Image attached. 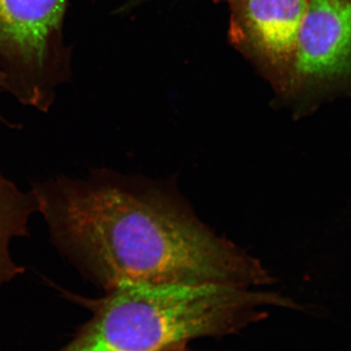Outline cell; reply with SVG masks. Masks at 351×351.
I'll list each match as a JSON object with an SVG mask.
<instances>
[{"mask_svg": "<svg viewBox=\"0 0 351 351\" xmlns=\"http://www.w3.org/2000/svg\"><path fill=\"white\" fill-rule=\"evenodd\" d=\"M230 38L282 93L311 0H228Z\"/></svg>", "mask_w": 351, "mask_h": 351, "instance_id": "5b68a950", "label": "cell"}, {"mask_svg": "<svg viewBox=\"0 0 351 351\" xmlns=\"http://www.w3.org/2000/svg\"><path fill=\"white\" fill-rule=\"evenodd\" d=\"M100 299L73 295L92 311L59 351H168L193 339L237 334L287 298L239 286L122 284Z\"/></svg>", "mask_w": 351, "mask_h": 351, "instance_id": "7a4b0ae2", "label": "cell"}, {"mask_svg": "<svg viewBox=\"0 0 351 351\" xmlns=\"http://www.w3.org/2000/svg\"><path fill=\"white\" fill-rule=\"evenodd\" d=\"M71 0H0V69L6 91L23 105L48 112L57 88L71 78L64 38Z\"/></svg>", "mask_w": 351, "mask_h": 351, "instance_id": "3957f363", "label": "cell"}, {"mask_svg": "<svg viewBox=\"0 0 351 351\" xmlns=\"http://www.w3.org/2000/svg\"><path fill=\"white\" fill-rule=\"evenodd\" d=\"M168 351H193V350H189V348L186 346H176V348H172V350H170Z\"/></svg>", "mask_w": 351, "mask_h": 351, "instance_id": "9c48e42d", "label": "cell"}, {"mask_svg": "<svg viewBox=\"0 0 351 351\" xmlns=\"http://www.w3.org/2000/svg\"><path fill=\"white\" fill-rule=\"evenodd\" d=\"M147 1H151V0H128L124 5L120 7L117 12H127V11L130 10V9L135 8V7L140 5V4L145 3V2Z\"/></svg>", "mask_w": 351, "mask_h": 351, "instance_id": "52a82bcc", "label": "cell"}, {"mask_svg": "<svg viewBox=\"0 0 351 351\" xmlns=\"http://www.w3.org/2000/svg\"><path fill=\"white\" fill-rule=\"evenodd\" d=\"M351 80V0H311L282 96L313 98Z\"/></svg>", "mask_w": 351, "mask_h": 351, "instance_id": "277c9868", "label": "cell"}, {"mask_svg": "<svg viewBox=\"0 0 351 351\" xmlns=\"http://www.w3.org/2000/svg\"><path fill=\"white\" fill-rule=\"evenodd\" d=\"M32 191L53 241L105 291L122 284L274 282L260 260L215 233L163 182L100 171Z\"/></svg>", "mask_w": 351, "mask_h": 351, "instance_id": "6da1fadb", "label": "cell"}, {"mask_svg": "<svg viewBox=\"0 0 351 351\" xmlns=\"http://www.w3.org/2000/svg\"><path fill=\"white\" fill-rule=\"evenodd\" d=\"M34 211L38 203L34 193H22L0 173V288L24 271L13 262L10 242L27 234V221Z\"/></svg>", "mask_w": 351, "mask_h": 351, "instance_id": "8992f818", "label": "cell"}, {"mask_svg": "<svg viewBox=\"0 0 351 351\" xmlns=\"http://www.w3.org/2000/svg\"><path fill=\"white\" fill-rule=\"evenodd\" d=\"M0 91H6V76L1 69H0Z\"/></svg>", "mask_w": 351, "mask_h": 351, "instance_id": "ba28073f", "label": "cell"}]
</instances>
